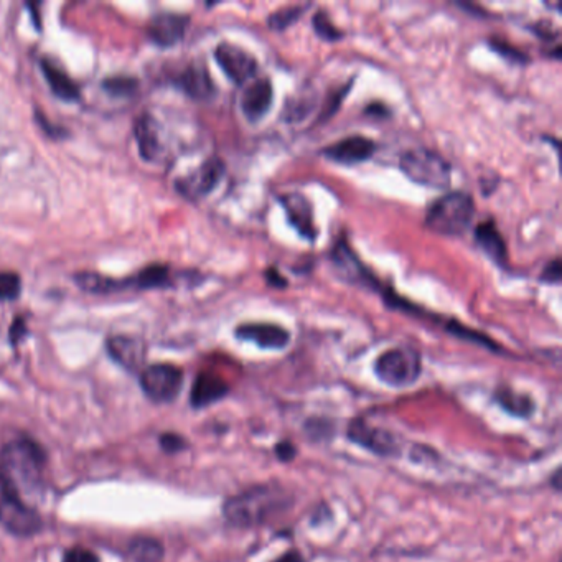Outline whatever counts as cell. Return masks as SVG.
Segmentation results:
<instances>
[{
	"label": "cell",
	"instance_id": "cell-1",
	"mask_svg": "<svg viewBox=\"0 0 562 562\" xmlns=\"http://www.w3.org/2000/svg\"><path fill=\"white\" fill-rule=\"evenodd\" d=\"M45 450L30 439H15L0 450V492L35 508L45 492Z\"/></svg>",
	"mask_w": 562,
	"mask_h": 562
},
{
	"label": "cell",
	"instance_id": "cell-2",
	"mask_svg": "<svg viewBox=\"0 0 562 562\" xmlns=\"http://www.w3.org/2000/svg\"><path fill=\"white\" fill-rule=\"evenodd\" d=\"M293 503L291 496L277 485H254L245 492L228 498L222 515L235 527H261Z\"/></svg>",
	"mask_w": 562,
	"mask_h": 562
},
{
	"label": "cell",
	"instance_id": "cell-3",
	"mask_svg": "<svg viewBox=\"0 0 562 562\" xmlns=\"http://www.w3.org/2000/svg\"><path fill=\"white\" fill-rule=\"evenodd\" d=\"M475 216V201L462 190L435 199L425 215V224L439 235L458 236L469 230Z\"/></svg>",
	"mask_w": 562,
	"mask_h": 562
},
{
	"label": "cell",
	"instance_id": "cell-4",
	"mask_svg": "<svg viewBox=\"0 0 562 562\" xmlns=\"http://www.w3.org/2000/svg\"><path fill=\"white\" fill-rule=\"evenodd\" d=\"M401 170L418 185L444 188L450 183L452 167L441 153L427 147H414L401 155Z\"/></svg>",
	"mask_w": 562,
	"mask_h": 562
},
{
	"label": "cell",
	"instance_id": "cell-5",
	"mask_svg": "<svg viewBox=\"0 0 562 562\" xmlns=\"http://www.w3.org/2000/svg\"><path fill=\"white\" fill-rule=\"evenodd\" d=\"M375 373L386 386H412L422 373L421 355L410 347L389 348L376 358Z\"/></svg>",
	"mask_w": 562,
	"mask_h": 562
},
{
	"label": "cell",
	"instance_id": "cell-6",
	"mask_svg": "<svg viewBox=\"0 0 562 562\" xmlns=\"http://www.w3.org/2000/svg\"><path fill=\"white\" fill-rule=\"evenodd\" d=\"M139 383L144 394L153 402H172L183 386V371L176 364H151L142 370Z\"/></svg>",
	"mask_w": 562,
	"mask_h": 562
},
{
	"label": "cell",
	"instance_id": "cell-7",
	"mask_svg": "<svg viewBox=\"0 0 562 562\" xmlns=\"http://www.w3.org/2000/svg\"><path fill=\"white\" fill-rule=\"evenodd\" d=\"M347 437L353 444L363 447L364 450L379 457H398L402 450L398 437L383 427L371 425L362 418L350 422Z\"/></svg>",
	"mask_w": 562,
	"mask_h": 562
},
{
	"label": "cell",
	"instance_id": "cell-8",
	"mask_svg": "<svg viewBox=\"0 0 562 562\" xmlns=\"http://www.w3.org/2000/svg\"><path fill=\"white\" fill-rule=\"evenodd\" d=\"M224 162L220 157H210L188 176L176 182V191L188 199H199L210 195L224 176Z\"/></svg>",
	"mask_w": 562,
	"mask_h": 562
},
{
	"label": "cell",
	"instance_id": "cell-9",
	"mask_svg": "<svg viewBox=\"0 0 562 562\" xmlns=\"http://www.w3.org/2000/svg\"><path fill=\"white\" fill-rule=\"evenodd\" d=\"M215 59L222 66L224 74L236 82L246 84L258 73V59L245 48L238 47L235 43L222 42L215 50Z\"/></svg>",
	"mask_w": 562,
	"mask_h": 562
},
{
	"label": "cell",
	"instance_id": "cell-10",
	"mask_svg": "<svg viewBox=\"0 0 562 562\" xmlns=\"http://www.w3.org/2000/svg\"><path fill=\"white\" fill-rule=\"evenodd\" d=\"M0 521L15 536H34L42 527L35 508L0 492Z\"/></svg>",
	"mask_w": 562,
	"mask_h": 562
},
{
	"label": "cell",
	"instance_id": "cell-11",
	"mask_svg": "<svg viewBox=\"0 0 562 562\" xmlns=\"http://www.w3.org/2000/svg\"><path fill=\"white\" fill-rule=\"evenodd\" d=\"M239 340L251 341L264 350H284L291 343V332L270 322H249L236 328Z\"/></svg>",
	"mask_w": 562,
	"mask_h": 562
},
{
	"label": "cell",
	"instance_id": "cell-12",
	"mask_svg": "<svg viewBox=\"0 0 562 562\" xmlns=\"http://www.w3.org/2000/svg\"><path fill=\"white\" fill-rule=\"evenodd\" d=\"M105 350L113 362L128 371H137L147 356L145 341L130 335H113L105 340Z\"/></svg>",
	"mask_w": 562,
	"mask_h": 562
},
{
	"label": "cell",
	"instance_id": "cell-13",
	"mask_svg": "<svg viewBox=\"0 0 562 562\" xmlns=\"http://www.w3.org/2000/svg\"><path fill=\"white\" fill-rule=\"evenodd\" d=\"M188 22L190 19L182 13H157L147 27V35L159 47H172L185 36Z\"/></svg>",
	"mask_w": 562,
	"mask_h": 562
},
{
	"label": "cell",
	"instance_id": "cell-14",
	"mask_svg": "<svg viewBox=\"0 0 562 562\" xmlns=\"http://www.w3.org/2000/svg\"><path fill=\"white\" fill-rule=\"evenodd\" d=\"M274 99V90L269 78L261 76L247 82L241 96V111L251 122L261 121L268 114Z\"/></svg>",
	"mask_w": 562,
	"mask_h": 562
},
{
	"label": "cell",
	"instance_id": "cell-15",
	"mask_svg": "<svg viewBox=\"0 0 562 562\" xmlns=\"http://www.w3.org/2000/svg\"><path fill=\"white\" fill-rule=\"evenodd\" d=\"M376 152V142L364 136H350L333 142L324 151V155L339 164L353 165L368 160Z\"/></svg>",
	"mask_w": 562,
	"mask_h": 562
},
{
	"label": "cell",
	"instance_id": "cell-16",
	"mask_svg": "<svg viewBox=\"0 0 562 562\" xmlns=\"http://www.w3.org/2000/svg\"><path fill=\"white\" fill-rule=\"evenodd\" d=\"M176 84L183 93L199 101H207L216 93L210 71L201 63H191L180 71L176 78Z\"/></svg>",
	"mask_w": 562,
	"mask_h": 562
},
{
	"label": "cell",
	"instance_id": "cell-17",
	"mask_svg": "<svg viewBox=\"0 0 562 562\" xmlns=\"http://www.w3.org/2000/svg\"><path fill=\"white\" fill-rule=\"evenodd\" d=\"M281 203L287 215V220L299 231V235L304 236L305 239L316 241V226L310 201L301 193H287L282 195Z\"/></svg>",
	"mask_w": 562,
	"mask_h": 562
},
{
	"label": "cell",
	"instance_id": "cell-18",
	"mask_svg": "<svg viewBox=\"0 0 562 562\" xmlns=\"http://www.w3.org/2000/svg\"><path fill=\"white\" fill-rule=\"evenodd\" d=\"M230 393L228 383L222 379V376L203 371L199 373L190 391V404L195 410L208 408L211 404L222 401Z\"/></svg>",
	"mask_w": 562,
	"mask_h": 562
},
{
	"label": "cell",
	"instance_id": "cell-19",
	"mask_svg": "<svg viewBox=\"0 0 562 562\" xmlns=\"http://www.w3.org/2000/svg\"><path fill=\"white\" fill-rule=\"evenodd\" d=\"M174 284L172 279V270L165 264H151L145 266L144 269L136 272L134 276H129L126 279H118V289L126 291V289H139V291H147V289H164L170 287Z\"/></svg>",
	"mask_w": 562,
	"mask_h": 562
},
{
	"label": "cell",
	"instance_id": "cell-20",
	"mask_svg": "<svg viewBox=\"0 0 562 562\" xmlns=\"http://www.w3.org/2000/svg\"><path fill=\"white\" fill-rule=\"evenodd\" d=\"M332 256H333V262L340 272V276H343L345 279H348L350 282H358L363 285L375 284V277L364 268L363 262L353 253L352 247L348 246V243L345 239L339 241L337 246L333 247Z\"/></svg>",
	"mask_w": 562,
	"mask_h": 562
},
{
	"label": "cell",
	"instance_id": "cell-21",
	"mask_svg": "<svg viewBox=\"0 0 562 562\" xmlns=\"http://www.w3.org/2000/svg\"><path fill=\"white\" fill-rule=\"evenodd\" d=\"M134 137L139 145V152H141L144 160L153 162L160 157L162 144H160V136H159V126L149 113H144L136 121Z\"/></svg>",
	"mask_w": 562,
	"mask_h": 562
},
{
	"label": "cell",
	"instance_id": "cell-22",
	"mask_svg": "<svg viewBox=\"0 0 562 562\" xmlns=\"http://www.w3.org/2000/svg\"><path fill=\"white\" fill-rule=\"evenodd\" d=\"M40 68L45 74L48 86L51 90V93L55 94L63 101H78L80 99V86L73 82L70 74L65 70H61L59 65H55L53 61L43 59H40Z\"/></svg>",
	"mask_w": 562,
	"mask_h": 562
},
{
	"label": "cell",
	"instance_id": "cell-23",
	"mask_svg": "<svg viewBox=\"0 0 562 562\" xmlns=\"http://www.w3.org/2000/svg\"><path fill=\"white\" fill-rule=\"evenodd\" d=\"M475 239L481 247V251L492 259L493 262L503 266L508 259V249L503 236L498 231L493 222H483L475 230Z\"/></svg>",
	"mask_w": 562,
	"mask_h": 562
},
{
	"label": "cell",
	"instance_id": "cell-24",
	"mask_svg": "<svg viewBox=\"0 0 562 562\" xmlns=\"http://www.w3.org/2000/svg\"><path fill=\"white\" fill-rule=\"evenodd\" d=\"M495 401L498 406L515 418H531L535 414V401L525 393H516L511 387H500L495 393Z\"/></svg>",
	"mask_w": 562,
	"mask_h": 562
},
{
	"label": "cell",
	"instance_id": "cell-25",
	"mask_svg": "<svg viewBox=\"0 0 562 562\" xmlns=\"http://www.w3.org/2000/svg\"><path fill=\"white\" fill-rule=\"evenodd\" d=\"M128 556L134 562H160L164 558V546L157 539L139 536L130 541Z\"/></svg>",
	"mask_w": 562,
	"mask_h": 562
},
{
	"label": "cell",
	"instance_id": "cell-26",
	"mask_svg": "<svg viewBox=\"0 0 562 562\" xmlns=\"http://www.w3.org/2000/svg\"><path fill=\"white\" fill-rule=\"evenodd\" d=\"M74 282L84 293H118V279L105 277L103 274L84 270L74 274Z\"/></svg>",
	"mask_w": 562,
	"mask_h": 562
},
{
	"label": "cell",
	"instance_id": "cell-27",
	"mask_svg": "<svg viewBox=\"0 0 562 562\" xmlns=\"http://www.w3.org/2000/svg\"><path fill=\"white\" fill-rule=\"evenodd\" d=\"M445 328H447V332H449V333L456 335V337L460 339V340L470 341V343L480 345V347H485V348H488V350H492V352H500V350H502V348H500V345H498L496 341H493L490 337H487L485 333L477 332L475 328L462 325V324L457 322V320H449V322H447V327Z\"/></svg>",
	"mask_w": 562,
	"mask_h": 562
},
{
	"label": "cell",
	"instance_id": "cell-28",
	"mask_svg": "<svg viewBox=\"0 0 562 562\" xmlns=\"http://www.w3.org/2000/svg\"><path fill=\"white\" fill-rule=\"evenodd\" d=\"M308 7H310V4H293V5L282 7L279 11L270 13L268 24L274 30H284V28L291 27L295 20H299Z\"/></svg>",
	"mask_w": 562,
	"mask_h": 562
},
{
	"label": "cell",
	"instance_id": "cell-29",
	"mask_svg": "<svg viewBox=\"0 0 562 562\" xmlns=\"http://www.w3.org/2000/svg\"><path fill=\"white\" fill-rule=\"evenodd\" d=\"M103 90L111 96H132L139 88V82L134 76H109L103 82Z\"/></svg>",
	"mask_w": 562,
	"mask_h": 562
},
{
	"label": "cell",
	"instance_id": "cell-30",
	"mask_svg": "<svg viewBox=\"0 0 562 562\" xmlns=\"http://www.w3.org/2000/svg\"><path fill=\"white\" fill-rule=\"evenodd\" d=\"M22 293V279L17 272L2 270L0 272V301L11 302L20 297Z\"/></svg>",
	"mask_w": 562,
	"mask_h": 562
},
{
	"label": "cell",
	"instance_id": "cell-31",
	"mask_svg": "<svg viewBox=\"0 0 562 562\" xmlns=\"http://www.w3.org/2000/svg\"><path fill=\"white\" fill-rule=\"evenodd\" d=\"M305 433L312 441H324L333 435V424L325 418H310L305 422Z\"/></svg>",
	"mask_w": 562,
	"mask_h": 562
},
{
	"label": "cell",
	"instance_id": "cell-32",
	"mask_svg": "<svg viewBox=\"0 0 562 562\" xmlns=\"http://www.w3.org/2000/svg\"><path fill=\"white\" fill-rule=\"evenodd\" d=\"M314 27H316V34L322 36L324 40H328V42H335V40H339V38L343 36L340 30L332 24L328 12H324V11L316 13Z\"/></svg>",
	"mask_w": 562,
	"mask_h": 562
},
{
	"label": "cell",
	"instance_id": "cell-33",
	"mask_svg": "<svg viewBox=\"0 0 562 562\" xmlns=\"http://www.w3.org/2000/svg\"><path fill=\"white\" fill-rule=\"evenodd\" d=\"M490 47H492L496 53L503 55L504 59H510V61H518V63H525V61H527L525 51H521V50H518V48L513 47V45L506 43L502 38H492Z\"/></svg>",
	"mask_w": 562,
	"mask_h": 562
},
{
	"label": "cell",
	"instance_id": "cell-34",
	"mask_svg": "<svg viewBox=\"0 0 562 562\" xmlns=\"http://www.w3.org/2000/svg\"><path fill=\"white\" fill-rule=\"evenodd\" d=\"M187 441L176 433H167L160 435V447L164 449L167 454H176L187 449Z\"/></svg>",
	"mask_w": 562,
	"mask_h": 562
},
{
	"label": "cell",
	"instance_id": "cell-35",
	"mask_svg": "<svg viewBox=\"0 0 562 562\" xmlns=\"http://www.w3.org/2000/svg\"><path fill=\"white\" fill-rule=\"evenodd\" d=\"M63 562H99V558L94 554L93 550L73 548L65 552Z\"/></svg>",
	"mask_w": 562,
	"mask_h": 562
},
{
	"label": "cell",
	"instance_id": "cell-36",
	"mask_svg": "<svg viewBox=\"0 0 562 562\" xmlns=\"http://www.w3.org/2000/svg\"><path fill=\"white\" fill-rule=\"evenodd\" d=\"M562 277L561 261L554 259L550 264L544 268L541 274V281L548 282V284H559Z\"/></svg>",
	"mask_w": 562,
	"mask_h": 562
},
{
	"label": "cell",
	"instance_id": "cell-37",
	"mask_svg": "<svg viewBox=\"0 0 562 562\" xmlns=\"http://www.w3.org/2000/svg\"><path fill=\"white\" fill-rule=\"evenodd\" d=\"M28 330H27V322L22 316H17L11 325V332H9V337H11V343L13 347H17L20 341L24 340L27 337Z\"/></svg>",
	"mask_w": 562,
	"mask_h": 562
},
{
	"label": "cell",
	"instance_id": "cell-38",
	"mask_svg": "<svg viewBox=\"0 0 562 562\" xmlns=\"http://www.w3.org/2000/svg\"><path fill=\"white\" fill-rule=\"evenodd\" d=\"M274 452H276V457L285 464L293 462V458L297 457V449L291 441H281L279 444L276 445Z\"/></svg>",
	"mask_w": 562,
	"mask_h": 562
},
{
	"label": "cell",
	"instance_id": "cell-39",
	"mask_svg": "<svg viewBox=\"0 0 562 562\" xmlns=\"http://www.w3.org/2000/svg\"><path fill=\"white\" fill-rule=\"evenodd\" d=\"M36 121H38V124L42 126V129L47 132L48 136H51V137H55V139H59V137H65V136H66V130L63 129V128H59L57 124H51V122L48 121L47 116H45L43 113H40V111H36Z\"/></svg>",
	"mask_w": 562,
	"mask_h": 562
},
{
	"label": "cell",
	"instance_id": "cell-40",
	"mask_svg": "<svg viewBox=\"0 0 562 562\" xmlns=\"http://www.w3.org/2000/svg\"><path fill=\"white\" fill-rule=\"evenodd\" d=\"M272 562H305L304 556L299 550H289Z\"/></svg>",
	"mask_w": 562,
	"mask_h": 562
},
{
	"label": "cell",
	"instance_id": "cell-41",
	"mask_svg": "<svg viewBox=\"0 0 562 562\" xmlns=\"http://www.w3.org/2000/svg\"><path fill=\"white\" fill-rule=\"evenodd\" d=\"M268 279H269L272 285H279V287L287 285V281H284V279H282L281 274L276 270V268H272V269L268 270Z\"/></svg>",
	"mask_w": 562,
	"mask_h": 562
},
{
	"label": "cell",
	"instance_id": "cell-42",
	"mask_svg": "<svg viewBox=\"0 0 562 562\" xmlns=\"http://www.w3.org/2000/svg\"><path fill=\"white\" fill-rule=\"evenodd\" d=\"M552 483H554L556 490H561V469H558L556 470V472H554V479H552Z\"/></svg>",
	"mask_w": 562,
	"mask_h": 562
}]
</instances>
